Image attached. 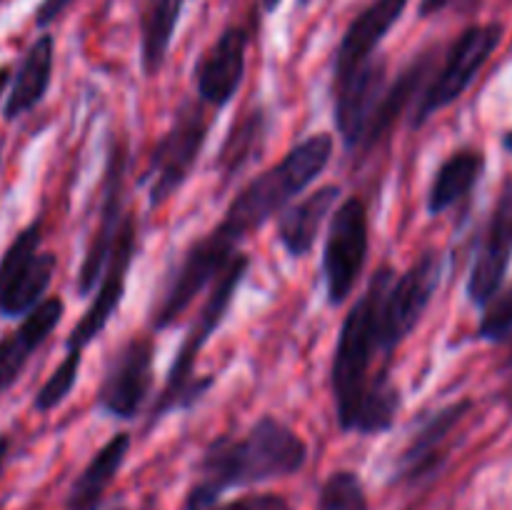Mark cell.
Returning a JSON list of instances; mask_svg holds the SVG:
<instances>
[{"mask_svg": "<svg viewBox=\"0 0 512 510\" xmlns=\"http://www.w3.org/2000/svg\"><path fill=\"white\" fill-rule=\"evenodd\" d=\"M395 270L383 265L375 270L358 303L345 315L333 355V398L340 430L358 435H378L393 428L403 395L390 375V355L385 353L378 328V303Z\"/></svg>", "mask_w": 512, "mask_h": 510, "instance_id": "1", "label": "cell"}, {"mask_svg": "<svg viewBox=\"0 0 512 510\" xmlns=\"http://www.w3.org/2000/svg\"><path fill=\"white\" fill-rule=\"evenodd\" d=\"M308 463V445L283 420L263 415L243 435H218L200 458V480L185 510L220 503L225 490L248 488L300 473Z\"/></svg>", "mask_w": 512, "mask_h": 510, "instance_id": "2", "label": "cell"}, {"mask_svg": "<svg viewBox=\"0 0 512 510\" xmlns=\"http://www.w3.org/2000/svg\"><path fill=\"white\" fill-rule=\"evenodd\" d=\"M335 140L328 133H315L295 145L278 165L250 180L233 198L218 230L233 243H243L253 230L263 228L285 205L298 198L333 158Z\"/></svg>", "mask_w": 512, "mask_h": 510, "instance_id": "3", "label": "cell"}, {"mask_svg": "<svg viewBox=\"0 0 512 510\" xmlns=\"http://www.w3.org/2000/svg\"><path fill=\"white\" fill-rule=\"evenodd\" d=\"M248 268L250 258L248 255L238 253L233 258V263H230L228 268L223 270V275L213 283V293L208 295L205 305L200 308V315L195 318L193 328L185 335L183 345H180L178 355H175L173 365H170L168 370L165 388L160 390L158 400H155V405L150 408L148 425H155L158 420H163L165 415L173 413V410H190L205 393H208L210 385L215 383L213 375H195V363H198L200 350L205 348L210 335L220 328V323H223L225 315H228L235 293H238Z\"/></svg>", "mask_w": 512, "mask_h": 510, "instance_id": "4", "label": "cell"}, {"mask_svg": "<svg viewBox=\"0 0 512 510\" xmlns=\"http://www.w3.org/2000/svg\"><path fill=\"white\" fill-rule=\"evenodd\" d=\"M210 118L200 98H185L175 110V118L163 138L155 145L143 173L148 185L150 208H160L170 195L178 193L193 175L208 138Z\"/></svg>", "mask_w": 512, "mask_h": 510, "instance_id": "5", "label": "cell"}, {"mask_svg": "<svg viewBox=\"0 0 512 510\" xmlns=\"http://www.w3.org/2000/svg\"><path fill=\"white\" fill-rule=\"evenodd\" d=\"M235 248H238V243H233L228 235L213 228L185 250L180 263L165 280L160 298L155 300L153 310H150V325H153L155 333L170 328L193 305V300L223 275V270L238 255Z\"/></svg>", "mask_w": 512, "mask_h": 510, "instance_id": "6", "label": "cell"}, {"mask_svg": "<svg viewBox=\"0 0 512 510\" xmlns=\"http://www.w3.org/2000/svg\"><path fill=\"white\" fill-rule=\"evenodd\" d=\"M503 33L505 30L500 23H483L470 25L455 38L443 65L435 70L433 80L425 85L420 95L418 108L413 113V128H423L438 110L453 105L473 85L483 65L503 40Z\"/></svg>", "mask_w": 512, "mask_h": 510, "instance_id": "7", "label": "cell"}, {"mask_svg": "<svg viewBox=\"0 0 512 510\" xmlns=\"http://www.w3.org/2000/svg\"><path fill=\"white\" fill-rule=\"evenodd\" d=\"M43 223L33 220L20 230L0 258V315L25 318L33 313L53 283L58 258L55 253H40Z\"/></svg>", "mask_w": 512, "mask_h": 510, "instance_id": "8", "label": "cell"}, {"mask_svg": "<svg viewBox=\"0 0 512 510\" xmlns=\"http://www.w3.org/2000/svg\"><path fill=\"white\" fill-rule=\"evenodd\" d=\"M440 278H443V255L438 250H425L403 275H395L383 288L378 303V328L390 358L420 323L438 290Z\"/></svg>", "mask_w": 512, "mask_h": 510, "instance_id": "9", "label": "cell"}, {"mask_svg": "<svg viewBox=\"0 0 512 510\" xmlns=\"http://www.w3.org/2000/svg\"><path fill=\"white\" fill-rule=\"evenodd\" d=\"M370 223L365 200L350 195L330 220L323 248V283L330 305H340L353 295L365 260H368Z\"/></svg>", "mask_w": 512, "mask_h": 510, "instance_id": "10", "label": "cell"}, {"mask_svg": "<svg viewBox=\"0 0 512 510\" xmlns=\"http://www.w3.org/2000/svg\"><path fill=\"white\" fill-rule=\"evenodd\" d=\"M155 343L150 335H133L108 360L95 403L118 420L138 418L153 390Z\"/></svg>", "mask_w": 512, "mask_h": 510, "instance_id": "11", "label": "cell"}, {"mask_svg": "<svg viewBox=\"0 0 512 510\" xmlns=\"http://www.w3.org/2000/svg\"><path fill=\"white\" fill-rule=\"evenodd\" d=\"M125 170H128V148L123 140L113 138L108 153V165H105L103 178V200H100L98 210V228H95L93 238H90L88 250H85L83 265L78 270V293L90 295L103 280L105 268L110 263L115 243H118V233L123 228V185H125Z\"/></svg>", "mask_w": 512, "mask_h": 510, "instance_id": "12", "label": "cell"}, {"mask_svg": "<svg viewBox=\"0 0 512 510\" xmlns=\"http://www.w3.org/2000/svg\"><path fill=\"white\" fill-rule=\"evenodd\" d=\"M470 408H473V400H458V403H450L428 415L418 425L400 458L395 460V483L415 485L423 483L425 478H433L448 460L450 440H453V433L463 423L465 415L470 413Z\"/></svg>", "mask_w": 512, "mask_h": 510, "instance_id": "13", "label": "cell"}, {"mask_svg": "<svg viewBox=\"0 0 512 510\" xmlns=\"http://www.w3.org/2000/svg\"><path fill=\"white\" fill-rule=\"evenodd\" d=\"M385 60L373 58L353 75L333 80V113L348 148H363L385 88Z\"/></svg>", "mask_w": 512, "mask_h": 510, "instance_id": "14", "label": "cell"}, {"mask_svg": "<svg viewBox=\"0 0 512 510\" xmlns=\"http://www.w3.org/2000/svg\"><path fill=\"white\" fill-rule=\"evenodd\" d=\"M135 258V218L133 215H125L123 228L118 233V243H115L113 255H110V263L105 268L103 280L98 285V295L93 298L90 308L85 310L83 318L78 320L73 330L68 335V350H80L83 353L95 338L105 330V325L110 323L115 310L120 308L125 295V283H128L130 263Z\"/></svg>", "mask_w": 512, "mask_h": 510, "instance_id": "15", "label": "cell"}, {"mask_svg": "<svg viewBox=\"0 0 512 510\" xmlns=\"http://www.w3.org/2000/svg\"><path fill=\"white\" fill-rule=\"evenodd\" d=\"M512 263V178L505 180L498 205L490 215L488 230L475 255L468 278L470 303L483 308L500 288Z\"/></svg>", "mask_w": 512, "mask_h": 510, "instance_id": "16", "label": "cell"}, {"mask_svg": "<svg viewBox=\"0 0 512 510\" xmlns=\"http://www.w3.org/2000/svg\"><path fill=\"white\" fill-rule=\"evenodd\" d=\"M248 40V30L240 25H228L198 60L195 85H198V98L205 105L225 108L235 98L245 75Z\"/></svg>", "mask_w": 512, "mask_h": 510, "instance_id": "17", "label": "cell"}, {"mask_svg": "<svg viewBox=\"0 0 512 510\" xmlns=\"http://www.w3.org/2000/svg\"><path fill=\"white\" fill-rule=\"evenodd\" d=\"M410 0H373L345 30L340 48L335 53V78L353 75L375 58V50L383 43L393 25L403 18ZM333 78V80H335Z\"/></svg>", "mask_w": 512, "mask_h": 510, "instance_id": "18", "label": "cell"}, {"mask_svg": "<svg viewBox=\"0 0 512 510\" xmlns=\"http://www.w3.org/2000/svg\"><path fill=\"white\" fill-rule=\"evenodd\" d=\"M65 313L63 298H45L33 313H28L15 333L0 340V395L18 383L30 355L48 340Z\"/></svg>", "mask_w": 512, "mask_h": 510, "instance_id": "19", "label": "cell"}, {"mask_svg": "<svg viewBox=\"0 0 512 510\" xmlns=\"http://www.w3.org/2000/svg\"><path fill=\"white\" fill-rule=\"evenodd\" d=\"M53 63H55V40L53 35H40L28 53L20 60L18 70L13 75L8 95H5L3 118L18 120L20 115L30 113L35 105L43 103L45 93L50 88V78H53Z\"/></svg>", "mask_w": 512, "mask_h": 510, "instance_id": "20", "label": "cell"}, {"mask_svg": "<svg viewBox=\"0 0 512 510\" xmlns=\"http://www.w3.org/2000/svg\"><path fill=\"white\" fill-rule=\"evenodd\" d=\"M338 200V185H323V188L313 190V193H308L298 203L283 210L278 220V240L288 250V255L305 258L313 250L320 228H323L325 218L333 213Z\"/></svg>", "mask_w": 512, "mask_h": 510, "instance_id": "21", "label": "cell"}, {"mask_svg": "<svg viewBox=\"0 0 512 510\" xmlns=\"http://www.w3.org/2000/svg\"><path fill=\"white\" fill-rule=\"evenodd\" d=\"M130 453V435L128 433H115L98 453L90 458L85 465L83 473L73 480L70 485L68 500L65 508L68 510H100L105 498V490L115 480V475L123 468L125 458Z\"/></svg>", "mask_w": 512, "mask_h": 510, "instance_id": "22", "label": "cell"}, {"mask_svg": "<svg viewBox=\"0 0 512 510\" xmlns=\"http://www.w3.org/2000/svg\"><path fill=\"white\" fill-rule=\"evenodd\" d=\"M435 58H438V55H435V48L415 55V58L408 63V68H405L403 73H400L398 78H395L393 83L385 88L383 100H380L378 113H375L373 125H370V133H368V138H365L363 150L375 148V145H378L380 140L390 133V128H393L395 120L403 115V110L408 108V103L413 100V95H418L420 85L428 80V75H433Z\"/></svg>", "mask_w": 512, "mask_h": 510, "instance_id": "23", "label": "cell"}, {"mask_svg": "<svg viewBox=\"0 0 512 510\" xmlns=\"http://www.w3.org/2000/svg\"><path fill=\"white\" fill-rule=\"evenodd\" d=\"M485 170V155L475 148L455 150L438 168L428 190V213L443 215L468 198Z\"/></svg>", "mask_w": 512, "mask_h": 510, "instance_id": "24", "label": "cell"}, {"mask_svg": "<svg viewBox=\"0 0 512 510\" xmlns=\"http://www.w3.org/2000/svg\"><path fill=\"white\" fill-rule=\"evenodd\" d=\"M268 133L270 123L263 105L248 110V113L235 120L233 128L225 135L223 148H220L218 155V173L223 185H228L240 170H245L255 158H260Z\"/></svg>", "mask_w": 512, "mask_h": 510, "instance_id": "25", "label": "cell"}, {"mask_svg": "<svg viewBox=\"0 0 512 510\" xmlns=\"http://www.w3.org/2000/svg\"><path fill=\"white\" fill-rule=\"evenodd\" d=\"M185 0H145L140 18V63L148 78L160 73L173 43Z\"/></svg>", "mask_w": 512, "mask_h": 510, "instance_id": "26", "label": "cell"}, {"mask_svg": "<svg viewBox=\"0 0 512 510\" xmlns=\"http://www.w3.org/2000/svg\"><path fill=\"white\" fill-rule=\"evenodd\" d=\"M80 365H83V353L80 350H68L65 358L60 360L58 368L53 370L48 380L40 385V390L35 393L33 408L38 413H50V410L58 408L60 403H65L70 393H73L75 383H78Z\"/></svg>", "mask_w": 512, "mask_h": 510, "instance_id": "27", "label": "cell"}, {"mask_svg": "<svg viewBox=\"0 0 512 510\" xmlns=\"http://www.w3.org/2000/svg\"><path fill=\"white\" fill-rule=\"evenodd\" d=\"M318 510H368V495L353 470L328 475L318 495Z\"/></svg>", "mask_w": 512, "mask_h": 510, "instance_id": "28", "label": "cell"}, {"mask_svg": "<svg viewBox=\"0 0 512 510\" xmlns=\"http://www.w3.org/2000/svg\"><path fill=\"white\" fill-rule=\"evenodd\" d=\"M512 335V285L500 288L483 305V318L478 325V338L488 343H503Z\"/></svg>", "mask_w": 512, "mask_h": 510, "instance_id": "29", "label": "cell"}, {"mask_svg": "<svg viewBox=\"0 0 512 510\" xmlns=\"http://www.w3.org/2000/svg\"><path fill=\"white\" fill-rule=\"evenodd\" d=\"M203 510H293L283 495L275 493H260V495H245V498L230 500V503H215Z\"/></svg>", "mask_w": 512, "mask_h": 510, "instance_id": "30", "label": "cell"}, {"mask_svg": "<svg viewBox=\"0 0 512 510\" xmlns=\"http://www.w3.org/2000/svg\"><path fill=\"white\" fill-rule=\"evenodd\" d=\"M70 5H73V0H43V3L38 5V10H35V25H38V28H48V25L53 23V20H58Z\"/></svg>", "mask_w": 512, "mask_h": 510, "instance_id": "31", "label": "cell"}, {"mask_svg": "<svg viewBox=\"0 0 512 510\" xmlns=\"http://www.w3.org/2000/svg\"><path fill=\"white\" fill-rule=\"evenodd\" d=\"M500 373H503V395H505V400H508V405L512 410V350H510L508 360L503 363V370H500Z\"/></svg>", "mask_w": 512, "mask_h": 510, "instance_id": "32", "label": "cell"}, {"mask_svg": "<svg viewBox=\"0 0 512 510\" xmlns=\"http://www.w3.org/2000/svg\"><path fill=\"white\" fill-rule=\"evenodd\" d=\"M450 3H453V0H420V15H423V18H430V15L448 8Z\"/></svg>", "mask_w": 512, "mask_h": 510, "instance_id": "33", "label": "cell"}, {"mask_svg": "<svg viewBox=\"0 0 512 510\" xmlns=\"http://www.w3.org/2000/svg\"><path fill=\"white\" fill-rule=\"evenodd\" d=\"M8 455H10V438L8 435H0V473H3Z\"/></svg>", "mask_w": 512, "mask_h": 510, "instance_id": "34", "label": "cell"}, {"mask_svg": "<svg viewBox=\"0 0 512 510\" xmlns=\"http://www.w3.org/2000/svg\"><path fill=\"white\" fill-rule=\"evenodd\" d=\"M8 80H10V70L0 68V95H3L5 88H8Z\"/></svg>", "mask_w": 512, "mask_h": 510, "instance_id": "35", "label": "cell"}, {"mask_svg": "<svg viewBox=\"0 0 512 510\" xmlns=\"http://www.w3.org/2000/svg\"><path fill=\"white\" fill-rule=\"evenodd\" d=\"M260 3H263V10H265V13H273V10L278 8V5L283 3V0H260Z\"/></svg>", "mask_w": 512, "mask_h": 510, "instance_id": "36", "label": "cell"}, {"mask_svg": "<svg viewBox=\"0 0 512 510\" xmlns=\"http://www.w3.org/2000/svg\"><path fill=\"white\" fill-rule=\"evenodd\" d=\"M503 148H505V150H510V153H512V130H508V133H505V138H503Z\"/></svg>", "mask_w": 512, "mask_h": 510, "instance_id": "37", "label": "cell"}, {"mask_svg": "<svg viewBox=\"0 0 512 510\" xmlns=\"http://www.w3.org/2000/svg\"><path fill=\"white\" fill-rule=\"evenodd\" d=\"M115 510H128V508H115Z\"/></svg>", "mask_w": 512, "mask_h": 510, "instance_id": "38", "label": "cell"}]
</instances>
